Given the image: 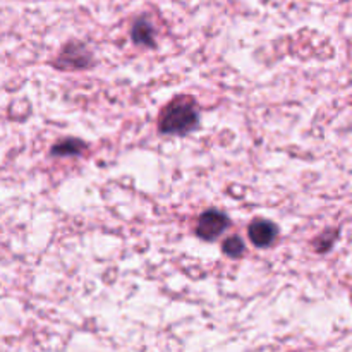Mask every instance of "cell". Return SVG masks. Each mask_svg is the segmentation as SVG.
I'll return each instance as SVG.
<instances>
[{
    "instance_id": "7a4b0ae2",
    "label": "cell",
    "mask_w": 352,
    "mask_h": 352,
    "mask_svg": "<svg viewBox=\"0 0 352 352\" xmlns=\"http://www.w3.org/2000/svg\"><path fill=\"white\" fill-rule=\"evenodd\" d=\"M229 226L230 222L226 213L219 212V210H208V212H205L199 217L198 226H196V234L203 241H215L217 237L226 232Z\"/></svg>"
},
{
    "instance_id": "277c9868",
    "label": "cell",
    "mask_w": 352,
    "mask_h": 352,
    "mask_svg": "<svg viewBox=\"0 0 352 352\" xmlns=\"http://www.w3.org/2000/svg\"><path fill=\"white\" fill-rule=\"evenodd\" d=\"M131 38L136 45H143V47H153L155 45V30L146 19H140L134 23L133 30H131Z\"/></svg>"
},
{
    "instance_id": "6da1fadb",
    "label": "cell",
    "mask_w": 352,
    "mask_h": 352,
    "mask_svg": "<svg viewBox=\"0 0 352 352\" xmlns=\"http://www.w3.org/2000/svg\"><path fill=\"white\" fill-rule=\"evenodd\" d=\"M199 124V112L189 96L175 98L167 105L160 117V131L164 134H188Z\"/></svg>"
},
{
    "instance_id": "5b68a950",
    "label": "cell",
    "mask_w": 352,
    "mask_h": 352,
    "mask_svg": "<svg viewBox=\"0 0 352 352\" xmlns=\"http://www.w3.org/2000/svg\"><path fill=\"white\" fill-rule=\"evenodd\" d=\"M86 148V144L82 141L74 140V138H69V140L60 141V143L55 144L52 148V155L54 157H69V155H79Z\"/></svg>"
},
{
    "instance_id": "3957f363",
    "label": "cell",
    "mask_w": 352,
    "mask_h": 352,
    "mask_svg": "<svg viewBox=\"0 0 352 352\" xmlns=\"http://www.w3.org/2000/svg\"><path fill=\"white\" fill-rule=\"evenodd\" d=\"M248 236H250L251 243L256 248H268L277 239L278 229L270 220L256 219L251 222L250 229H248Z\"/></svg>"
},
{
    "instance_id": "8992f818",
    "label": "cell",
    "mask_w": 352,
    "mask_h": 352,
    "mask_svg": "<svg viewBox=\"0 0 352 352\" xmlns=\"http://www.w3.org/2000/svg\"><path fill=\"white\" fill-rule=\"evenodd\" d=\"M222 251H223V254H227L229 258H239L241 254H244L246 248H244V243L241 237L232 236V237H229V239L223 241Z\"/></svg>"
}]
</instances>
